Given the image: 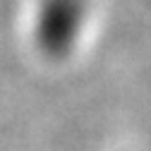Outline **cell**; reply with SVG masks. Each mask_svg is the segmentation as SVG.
<instances>
[{
	"label": "cell",
	"mask_w": 151,
	"mask_h": 151,
	"mask_svg": "<svg viewBox=\"0 0 151 151\" xmlns=\"http://www.w3.org/2000/svg\"><path fill=\"white\" fill-rule=\"evenodd\" d=\"M86 24V0H41L34 39L46 58H67Z\"/></svg>",
	"instance_id": "1"
}]
</instances>
